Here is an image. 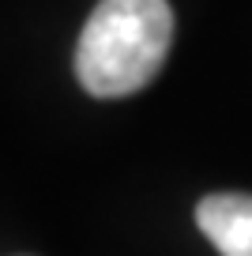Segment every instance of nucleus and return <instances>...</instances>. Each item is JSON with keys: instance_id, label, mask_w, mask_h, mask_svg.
<instances>
[{"instance_id": "nucleus-1", "label": "nucleus", "mask_w": 252, "mask_h": 256, "mask_svg": "<svg viewBox=\"0 0 252 256\" xmlns=\"http://www.w3.org/2000/svg\"><path fill=\"white\" fill-rule=\"evenodd\" d=\"M170 46L166 0H98L76 46V80L94 98H128L162 72Z\"/></svg>"}, {"instance_id": "nucleus-2", "label": "nucleus", "mask_w": 252, "mask_h": 256, "mask_svg": "<svg viewBox=\"0 0 252 256\" xmlns=\"http://www.w3.org/2000/svg\"><path fill=\"white\" fill-rule=\"evenodd\" d=\"M196 226L222 256H252V196L214 192L196 208Z\"/></svg>"}]
</instances>
